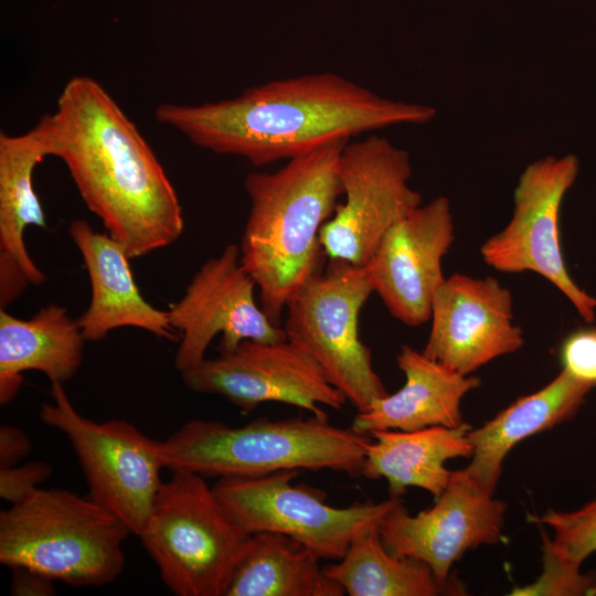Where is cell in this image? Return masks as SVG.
<instances>
[{
	"instance_id": "cell-15",
	"label": "cell",
	"mask_w": 596,
	"mask_h": 596,
	"mask_svg": "<svg viewBox=\"0 0 596 596\" xmlns=\"http://www.w3.org/2000/svg\"><path fill=\"white\" fill-rule=\"evenodd\" d=\"M453 242L446 196L418 205L385 233L363 268L394 318L411 327L430 319L435 292L445 280L441 262Z\"/></svg>"
},
{
	"instance_id": "cell-8",
	"label": "cell",
	"mask_w": 596,
	"mask_h": 596,
	"mask_svg": "<svg viewBox=\"0 0 596 596\" xmlns=\"http://www.w3.org/2000/svg\"><path fill=\"white\" fill-rule=\"evenodd\" d=\"M52 402L39 416L70 440L88 485L89 497L138 536L162 485L161 440L123 419L95 422L77 412L63 384L51 383Z\"/></svg>"
},
{
	"instance_id": "cell-30",
	"label": "cell",
	"mask_w": 596,
	"mask_h": 596,
	"mask_svg": "<svg viewBox=\"0 0 596 596\" xmlns=\"http://www.w3.org/2000/svg\"><path fill=\"white\" fill-rule=\"evenodd\" d=\"M32 448L28 435L19 427L1 424L0 426V468L15 466Z\"/></svg>"
},
{
	"instance_id": "cell-20",
	"label": "cell",
	"mask_w": 596,
	"mask_h": 596,
	"mask_svg": "<svg viewBox=\"0 0 596 596\" xmlns=\"http://www.w3.org/2000/svg\"><path fill=\"white\" fill-rule=\"evenodd\" d=\"M86 339L67 308L47 305L30 319L0 308V404L18 394L26 371H39L51 383L70 381L78 371Z\"/></svg>"
},
{
	"instance_id": "cell-6",
	"label": "cell",
	"mask_w": 596,
	"mask_h": 596,
	"mask_svg": "<svg viewBox=\"0 0 596 596\" xmlns=\"http://www.w3.org/2000/svg\"><path fill=\"white\" fill-rule=\"evenodd\" d=\"M204 477L173 471L138 536L177 596H224L248 541Z\"/></svg>"
},
{
	"instance_id": "cell-9",
	"label": "cell",
	"mask_w": 596,
	"mask_h": 596,
	"mask_svg": "<svg viewBox=\"0 0 596 596\" xmlns=\"http://www.w3.org/2000/svg\"><path fill=\"white\" fill-rule=\"evenodd\" d=\"M299 470L254 478H220L214 493L228 514L249 534L269 532L294 539L320 560H340L353 539L379 525L400 498L382 502L329 505L324 493L292 485Z\"/></svg>"
},
{
	"instance_id": "cell-14",
	"label": "cell",
	"mask_w": 596,
	"mask_h": 596,
	"mask_svg": "<svg viewBox=\"0 0 596 596\" xmlns=\"http://www.w3.org/2000/svg\"><path fill=\"white\" fill-rule=\"evenodd\" d=\"M256 284L241 264L240 246L228 244L194 274L184 295L168 310L179 333L174 356L181 373L201 361L212 340L221 334L220 352L235 349L244 340L278 342L287 339L257 305Z\"/></svg>"
},
{
	"instance_id": "cell-23",
	"label": "cell",
	"mask_w": 596,
	"mask_h": 596,
	"mask_svg": "<svg viewBox=\"0 0 596 596\" xmlns=\"http://www.w3.org/2000/svg\"><path fill=\"white\" fill-rule=\"evenodd\" d=\"M320 558L291 538L260 532L251 535L224 596H343Z\"/></svg>"
},
{
	"instance_id": "cell-1",
	"label": "cell",
	"mask_w": 596,
	"mask_h": 596,
	"mask_svg": "<svg viewBox=\"0 0 596 596\" xmlns=\"http://www.w3.org/2000/svg\"><path fill=\"white\" fill-rule=\"evenodd\" d=\"M432 106L394 100L334 73L307 74L246 88L200 105L162 103L156 119L216 155L262 167L337 140L400 125H422Z\"/></svg>"
},
{
	"instance_id": "cell-25",
	"label": "cell",
	"mask_w": 596,
	"mask_h": 596,
	"mask_svg": "<svg viewBox=\"0 0 596 596\" xmlns=\"http://www.w3.org/2000/svg\"><path fill=\"white\" fill-rule=\"evenodd\" d=\"M541 536L543 553L541 575L531 584L513 588L510 595L595 596L596 573H582V565L558 552L543 528Z\"/></svg>"
},
{
	"instance_id": "cell-26",
	"label": "cell",
	"mask_w": 596,
	"mask_h": 596,
	"mask_svg": "<svg viewBox=\"0 0 596 596\" xmlns=\"http://www.w3.org/2000/svg\"><path fill=\"white\" fill-rule=\"evenodd\" d=\"M533 521L551 528L556 550L581 565L596 552V498L575 511L549 509Z\"/></svg>"
},
{
	"instance_id": "cell-19",
	"label": "cell",
	"mask_w": 596,
	"mask_h": 596,
	"mask_svg": "<svg viewBox=\"0 0 596 596\" xmlns=\"http://www.w3.org/2000/svg\"><path fill=\"white\" fill-rule=\"evenodd\" d=\"M396 363L405 375V384L358 412L351 425L355 432H411L432 426L458 427L464 423L461 400L480 385L479 377L457 373L407 344L401 347Z\"/></svg>"
},
{
	"instance_id": "cell-13",
	"label": "cell",
	"mask_w": 596,
	"mask_h": 596,
	"mask_svg": "<svg viewBox=\"0 0 596 596\" xmlns=\"http://www.w3.org/2000/svg\"><path fill=\"white\" fill-rule=\"evenodd\" d=\"M505 508L464 469L455 470L432 508L411 515L400 499L379 532L392 553L423 561L449 595H460L451 566L467 551L501 541Z\"/></svg>"
},
{
	"instance_id": "cell-27",
	"label": "cell",
	"mask_w": 596,
	"mask_h": 596,
	"mask_svg": "<svg viewBox=\"0 0 596 596\" xmlns=\"http://www.w3.org/2000/svg\"><path fill=\"white\" fill-rule=\"evenodd\" d=\"M561 361L570 375L596 387V327L570 333L561 347Z\"/></svg>"
},
{
	"instance_id": "cell-24",
	"label": "cell",
	"mask_w": 596,
	"mask_h": 596,
	"mask_svg": "<svg viewBox=\"0 0 596 596\" xmlns=\"http://www.w3.org/2000/svg\"><path fill=\"white\" fill-rule=\"evenodd\" d=\"M323 571L349 596L449 595L426 563L392 553L381 539L379 525L356 535L343 557L323 566Z\"/></svg>"
},
{
	"instance_id": "cell-4",
	"label": "cell",
	"mask_w": 596,
	"mask_h": 596,
	"mask_svg": "<svg viewBox=\"0 0 596 596\" xmlns=\"http://www.w3.org/2000/svg\"><path fill=\"white\" fill-rule=\"evenodd\" d=\"M371 436L312 415L254 419L232 427L191 419L161 440L164 468L206 478H254L281 470H322L362 476Z\"/></svg>"
},
{
	"instance_id": "cell-17",
	"label": "cell",
	"mask_w": 596,
	"mask_h": 596,
	"mask_svg": "<svg viewBox=\"0 0 596 596\" xmlns=\"http://www.w3.org/2000/svg\"><path fill=\"white\" fill-rule=\"evenodd\" d=\"M49 155L43 121L18 136L0 134V308L19 298L28 285H41L46 276L30 256L25 230L46 227L45 215L33 185L34 169Z\"/></svg>"
},
{
	"instance_id": "cell-11",
	"label": "cell",
	"mask_w": 596,
	"mask_h": 596,
	"mask_svg": "<svg viewBox=\"0 0 596 596\" xmlns=\"http://www.w3.org/2000/svg\"><path fill=\"white\" fill-rule=\"evenodd\" d=\"M578 169L574 155L546 156L528 164L514 189L511 220L485 241L480 254L499 272L541 275L566 296L583 320L592 323L596 298L570 276L560 243V209Z\"/></svg>"
},
{
	"instance_id": "cell-12",
	"label": "cell",
	"mask_w": 596,
	"mask_h": 596,
	"mask_svg": "<svg viewBox=\"0 0 596 596\" xmlns=\"http://www.w3.org/2000/svg\"><path fill=\"white\" fill-rule=\"evenodd\" d=\"M181 376L189 390L223 396L243 411L278 402L327 417L322 405L341 409L348 402L320 365L288 339L244 340L231 351L205 358Z\"/></svg>"
},
{
	"instance_id": "cell-2",
	"label": "cell",
	"mask_w": 596,
	"mask_h": 596,
	"mask_svg": "<svg viewBox=\"0 0 596 596\" xmlns=\"http://www.w3.org/2000/svg\"><path fill=\"white\" fill-rule=\"evenodd\" d=\"M49 155L66 166L88 210L130 258L174 243L184 220L178 194L136 125L94 78L73 76L43 116Z\"/></svg>"
},
{
	"instance_id": "cell-10",
	"label": "cell",
	"mask_w": 596,
	"mask_h": 596,
	"mask_svg": "<svg viewBox=\"0 0 596 596\" xmlns=\"http://www.w3.org/2000/svg\"><path fill=\"white\" fill-rule=\"evenodd\" d=\"M338 175L345 200L322 225L320 244L330 259L363 267L391 226L422 204V196L409 187L408 152L377 135L343 147Z\"/></svg>"
},
{
	"instance_id": "cell-22",
	"label": "cell",
	"mask_w": 596,
	"mask_h": 596,
	"mask_svg": "<svg viewBox=\"0 0 596 596\" xmlns=\"http://www.w3.org/2000/svg\"><path fill=\"white\" fill-rule=\"evenodd\" d=\"M471 426H432L417 430L385 429L370 434L362 477L385 479L392 498H401L409 487H417L438 498L451 470L445 462L458 457L471 458L473 447L468 433Z\"/></svg>"
},
{
	"instance_id": "cell-16",
	"label": "cell",
	"mask_w": 596,
	"mask_h": 596,
	"mask_svg": "<svg viewBox=\"0 0 596 596\" xmlns=\"http://www.w3.org/2000/svg\"><path fill=\"white\" fill-rule=\"evenodd\" d=\"M430 320L423 354L464 375L524 343L513 321L510 290L490 276L445 278L435 292Z\"/></svg>"
},
{
	"instance_id": "cell-3",
	"label": "cell",
	"mask_w": 596,
	"mask_h": 596,
	"mask_svg": "<svg viewBox=\"0 0 596 596\" xmlns=\"http://www.w3.org/2000/svg\"><path fill=\"white\" fill-rule=\"evenodd\" d=\"M349 141H332L244 181L249 213L241 264L256 284L263 311L277 326L290 298L323 268L319 234L343 194L338 161Z\"/></svg>"
},
{
	"instance_id": "cell-21",
	"label": "cell",
	"mask_w": 596,
	"mask_h": 596,
	"mask_svg": "<svg viewBox=\"0 0 596 596\" xmlns=\"http://www.w3.org/2000/svg\"><path fill=\"white\" fill-rule=\"evenodd\" d=\"M592 389L562 370L538 392L518 398L481 427L469 430L473 453L464 470L493 494L508 453L523 439L572 419Z\"/></svg>"
},
{
	"instance_id": "cell-29",
	"label": "cell",
	"mask_w": 596,
	"mask_h": 596,
	"mask_svg": "<svg viewBox=\"0 0 596 596\" xmlns=\"http://www.w3.org/2000/svg\"><path fill=\"white\" fill-rule=\"evenodd\" d=\"M12 581L10 586L13 596H49L55 594L53 579L24 566L10 567Z\"/></svg>"
},
{
	"instance_id": "cell-7",
	"label": "cell",
	"mask_w": 596,
	"mask_h": 596,
	"mask_svg": "<svg viewBox=\"0 0 596 596\" xmlns=\"http://www.w3.org/2000/svg\"><path fill=\"white\" fill-rule=\"evenodd\" d=\"M372 292L363 267L330 259L286 306L287 339L320 365L358 412L389 394L359 337L360 311Z\"/></svg>"
},
{
	"instance_id": "cell-5",
	"label": "cell",
	"mask_w": 596,
	"mask_h": 596,
	"mask_svg": "<svg viewBox=\"0 0 596 596\" xmlns=\"http://www.w3.org/2000/svg\"><path fill=\"white\" fill-rule=\"evenodd\" d=\"M128 526L89 496L38 488L0 512V562L72 586L111 583Z\"/></svg>"
},
{
	"instance_id": "cell-28",
	"label": "cell",
	"mask_w": 596,
	"mask_h": 596,
	"mask_svg": "<svg viewBox=\"0 0 596 596\" xmlns=\"http://www.w3.org/2000/svg\"><path fill=\"white\" fill-rule=\"evenodd\" d=\"M52 467L43 461H30L22 466L0 468V497L11 504L15 503L46 480Z\"/></svg>"
},
{
	"instance_id": "cell-18",
	"label": "cell",
	"mask_w": 596,
	"mask_h": 596,
	"mask_svg": "<svg viewBox=\"0 0 596 596\" xmlns=\"http://www.w3.org/2000/svg\"><path fill=\"white\" fill-rule=\"evenodd\" d=\"M68 233L78 248L91 284V300L77 318L86 341L104 339L110 331L134 327L175 341L179 333L168 310L150 305L134 279L126 248L107 233L82 219L71 222Z\"/></svg>"
}]
</instances>
